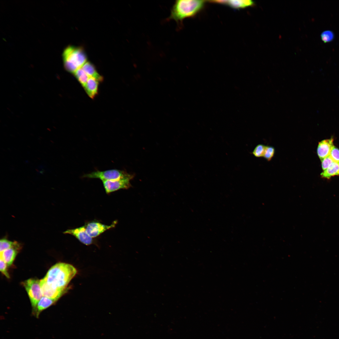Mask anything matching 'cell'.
<instances>
[{
    "instance_id": "1",
    "label": "cell",
    "mask_w": 339,
    "mask_h": 339,
    "mask_svg": "<svg viewBox=\"0 0 339 339\" xmlns=\"http://www.w3.org/2000/svg\"><path fill=\"white\" fill-rule=\"evenodd\" d=\"M77 272V270L72 265L59 262L51 267L43 278L52 288L66 292L68 284Z\"/></svg>"
},
{
    "instance_id": "15",
    "label": "cell",
    "mask_w": 339,
    "mask_h": 339,
    "mask_svg": "<svg viewBox=\"0 0 339 339\" xmlns=\"http://www.w3.org/2000/svg\"><path fill=\"white\" fill-rule=\"evenodd\" d=\"M81 68L89 78H94L99 82L103 81V77L98 73L94 66L90 62H87Z\"/></svg>"
},
{
    "instance_id": "22",
    "label": "cell",
    "mask_w": 339,
    "mask_h": 339,
    "mask_svg": "<svg viewBox=\"0 0 339 339\" xmlns=\"http://www.w3.org/2000/svg\"><path fill=\"white\" fill-rule=\"evenodd\" d=\"M321 38L325 42L330 41L333 39L334 34L331 31H325L321 34Z\"/></svg>"
},
{
    "instance_id": "23",
    "label": "cell",
    "mask_w": 339,
    "mask_h": 339,
    "mask_svg": "<svg viewBox=\"0 0 339 339\" xmlns=\"http://www.w3.org/2000/svg\"><path fill=\"white\" fill-rule=\"evenodd\" d=\"M8 265L6 262L2 259L0 260V270L3 274L7 278H10V276L7 270Z\"/></svg>"
},
{
    "instance_id": "12",
    "label": "cell",
    "mask_w": 339,
    "mask_h": 339,
    "mask_svg": "<svg viewBox=\"0 0 339 339\" xmlns=\"http://www.w3.org/2000/svg\"><path fill=\"white\" fill-rule=\"evenodd\" d=\"M57 300L49 298L43 296L38 302L35 307L33 309V313L38 318L40 313L44 310L48 308Z\"/></svg>"
},
{
    "instance_id": "8",
    "label": "cell",
    "mask_w": 339,
    "mask_h": 339,
    "mask_svg": "<svg viewBox=\"0 0 339 339\" xmlns=\"http://www.w3.org/2000/svg\"><path fill=\"white\" fill-rule=\"evenodd\" d=\"M74 236L79 241L86 245L93 243V238L87 233L85 226H82L75 229H67L63 232Z\"/></svg>"
},
{
    "instance_id": "24",
    "label": "cell",
    "mask_w": 339,
    "mask_h": 339,
    "mask_svg": "<svg viewBox=\"0 0 339 339\" xmlns=\"http://www.w3.org/2000/svg\"><path fill=\"white\" fill-rule=\"evenodd\" d=\"M321 161L322 169L323 171L326 170L334 162L330 155L321 160Z\"/></svg>"
},
{
    "instance_id": "7",
    "label": "cell",
    "mask_w": 339,
    "mask_h": 339,
    "mask_svg": "<svg viewBox=\"0 0 339 339\" xmlns=\"http://www.w3.org/2000/svg\"><path fill=\"white\" fill-rule=\"evenodd\" d=\"M116 223L115 221L110 225H106L98 222L89 223L85 226L86 231L92 238L96 237L105 231L115 227Z\"/></svg>"
},
{
    "instance_id": "2",
    "label": "cell",
    "mask_w": 339,
    "mask_h": 339,
    "mask_svg": "<svg viewBox=\"0 0 339 339\" xmlns=\"http://www.w3.org/2000/svg\"><path fill=\"white\" fill-rule=\"evenodd\" d=\"M205 3L204 0H176L171 8L169 19L180 24L185 19L196 15L202 9Z\"/></svg>"
},
{
    "instance_id": "6",
    "label": "cell",
    "mask_w": 339,
    "mask_h": 339,
    "mask_svg": "<svg viewBox=\"0 0 339 339\" xmlns=\"http://www.w3.org/2000/svg\"><path fill=\"white\" fill-rule=\"evenodd\" d=\"M134 175L121 179L112 180L102 181L105 192L109 194L121 189H128L131 186L130 180L134 177Z\"/></svg>"
},
{
    "instance_id": "13",
    "label": "cell",
    "mask_w": 339,
    "mask_h": 339,
    "mask_svg": "<svg viewBox=\"0 0 339 339\" xmlns=\"http://www.w3.org/2000/svg\"><path fill=\"white\" fill-rule=\"evenodd\" d=\"M212 3L224 4L234 8H244L251 6L253 4L251 0H215L210 1Z\"/></svg>"
},
{
    "instance_id": "5",
    "label": "cell",
    "mask_w": 339,
    "mask_h": 339,
    "mask_svg": "<svg viewBox=\"0 0 339 339\" xmlns=\"http://www.w3.org/2000/svg\"><path fill=\"white\" fill-rule=\"evenodd\" d=\"M29 298L33 309L43 297L40 284V280L30 278L22 282Z\"/></svg>"
},
{
    "instance_id": "21",
    "label": "cell",
    "mask_w": 339,
    "mask_h": 339,
    "mask_svg": "<svg viewBox=\"0 0 339 339\" xmlns=\"http://www.w3.org/2000/svg\"><path fill=\"white\" fill-rule=\"evenodd\" d=\"M330 156L334 162L339 164V149L338 148L334 146Z\"/></svg>"
},
{
    "instance_id": "17",
    "label": "cell",
    "mask_w": 339,
    "mask_h": 339,
    "mask_svg": "<svg viewBox=\"0 0 339 339\" xmlns=\"http://www.w3.org/2000/svg\"><path fill=\"white\" fill-rule=\"evenodd\" d=\"M73 74L81 85L84 87L89 78V77L81 67L77 69Z\"/></svg>"
},
{
    "instance_id": "3",
    "label": "cell",
    "mask_w": 339,
    "mask_h": 339,
    "mask_svg": "<svg viewBox=\"0 0 339 339\" xmlns=\"http://www.w3.org/2000/svg\"><path fill=\"white\" fill-rule=\"evenodd\" d=\"M64 66L66 70L73 74L87 62V56L83 49L73 46L66 47L63 52Z\"/></svg>"
},
{
    "instance_id": "11",
    "label": "cell",
    "mask_w": 339,
    "mask_h": 339,
    "mask_svg": "<svg viewBox=\"0 0 339 339\" xmlns=\"http://www.w3.org/2000/svg\"><path fill=\"white\" fill-rule=\"evenodd\" d=\"M21 248L20 244L18 242L14 246L1 252L0 258L6 262L8 266H10Z\"/></svg>"
},
{
    "instance_id": "20",
    "label": "cell",
    "mask_w": 339,
    "mask_h": 339,
    "mask_svg": "<svg viewBox=\"0 0 339 339\" xmlns=\"http://www.w3.org/2000/svg\"><path fill=\"white\" fill-rule=\"evenodd\" d=\"M275 149L272 146H266L263 158L267 161H271L274 156Z\"/></svg>"
},
{
    "instance_id": "9",
    "label": "cell",
    "mask_w": 339,
    "mask_h": 339,
    "mask_svg": "<svg viewBox=\"0 0 339 339\" xmlns=\"http://www.w3.org/2000/svg\"><path fill=\"white\" fill-rule=\"evenodd\" d=\"M333 142V139L331 138L323 140L319 142L317 148V153L321 160L330 155L334 146Z\"/></svg>"
},
{
    "instance_id": "14",
    "label": "cell",
    "mask_w": 339,
    "mask_h": 339,
    "mask_svg": "<svg viewBox=\"0 0 339 339\" xmlns=\"http://www.w3.org/2000/svg\"><path fill=\"white\" fill-rule=\"evenodd\" d=\"M99 81L96 79L89 77L83 87L88 95L94 99L98 93Z\"/></svg>"
},
{
    "instance_id": "10",
    "label": "cell",
    "mask_w": 339,
    "mask_h": 339,
    "mask_svg": "<svg viewBox=\"0 0 339 339\" xmlns=\"http://www.w3.org/2000/svg\"><path fill=\"white\" fill-rule=\"evenodd\" d=\"M40 284L43 296L49 298L58 300L66 292L52 288L47 284L43 278L40 280Z\"/></svg>"
},
{
    "instance_id": "4",
    "label": "cell",
    "mask_w": 339,
    "mask_h": 339,
    "mask_svg": "<svg viewBox=\"0 0 339 339\" xmlns=\"http://www.w3.org/2000/svg\"><path fill=\"white\" fill-rule=\"evenodd\" d=\"M132 175L124 170L114 169L102 171L97 170L83 175L82 178L98 179L103 181L119 180L130 177Z\"/></svg>"
},
{
    "instance_id": "19",
    "label": "cell",
    "mask_w": 339,
    "mask_h": 339,
    "mask_svg": "<svg viewBox=\"0 0 339 339\" xmlns=\"http://www.w3.org/2000/svg\"><path fill=\"white\" fill-rule=\"evenodd\" d=\"M266 147V145L262 144H259L255 147L252 153L257 158L263 157Z\"/></svg>"
},
{
    "instance_id": "16",
    "label": "cell",
    "mask_w": 339,
    "mask_h": 339,
    "mask_svg": "<svg viewBox=\"0 0 339 339\" xmlns=\"http://www.w3.org/2000/svg\"><path fill=\"white\" fill-rule=\"evenodd\" d=\"M320 175L322 178L330 179L332 176L339 175V164L333 162Z\"/></svg>"
},
{
    "instance_id": "18",
    "label": "cell",
    "mask_w": 339,
    "mask_h": 339,
    "mask_svg": "<svg viewBox=\"0 0 339 339\" xmlns=\"http://www.w3.org/2000/svg\"><path fill=\"white\" fill-rule=\"evenodd\" d=\"M18 242L16 241H11L5 238L1 239L0 240V252L14 246Z\"/></svg>"
}]
</instances>
